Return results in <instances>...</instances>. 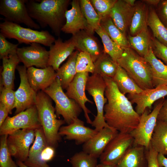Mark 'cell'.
<instances>
[{"mask_svg": "<svg viewBox=\"0 0 167 167\" xmlns=\"http://www.w3.org/2000/svg\"><path fill=\"white\" fill-rule=\"evenodd\" d=\"M103 78L106 84L105 94L107 100L104 108L105 121L119 132L130 134L137 126L140 115L134 109L127 97L119 90L112 79Z\"/></svg>", "mask_w": 167, "mask_h": 167, "instance_id": "6da1fadb", "label": "cell"}, {"mask_svg": "<svg viewBox=\"0 0 167 167\" xmlns=\"http://www.w3.org/2000/svg\"><path fill=\"white\" fill-rule=\"evenodd\" d=\"M69 0H27L26 5L30 17L40 27L49 26L53 32L59 36L66 23L65 13Z\"/></svg>", "mask_w": 167, "mask_h": 167, "instance_id": "7a4b0ae2", "label": "cell"}, {"mask_svg": "<svg viewBox=\"0 0 167 167\" xmlns=\"http://www.w3.org/2000/svg\"><path fill=\"white\" fill-rule=\"evenodd\" d=\"M52 100L44 91H40L37 93L35 105L47 144L55 148L61 140L59 129L66 122L64 120L57 119Z\"/></svg>", "mask_w": 167, "mask_h": 167, "instance_id": "3957f363", "label": "cell"}, {"mask_svg": "<svg viewBox=\"0 0 167 167\" xmlns=\"http://www.w3.org/2000/svg\"><path fill=\"white\" fill-rule=\"evenodd\" d=\"M117 62L143 90L154 88L149 64L131 47L124 48Z\"/></svg>", "mask_w": 167, "mask_h": 167, "instance_id": "277c9868", "label": "cell"}, {"mask_svg": "<svg viewBox=\"0 0 167 167\" xmlns=\"http://www.w3.org/2000/svg\"><path fill=\"white\" fill-rule=\"evenodd\" d=\"M0 32L6 38L17 40L18 44L36 43L50 47L56 39L47 30L39 31L23 27L19 24L6 20L0 24Z\"/></svg>", "mask_w": 167, "mask_h": 167, "instance_id": "5b68a950", "label": "cell"}, {"mask_svg": "<svg viewBox=\"0 0 167 167\" xmlns=\"http://www.w3.org/2000/svg\"><path fill=\"white\" fill-rule=\"evenodd\" d=\"M62 89L57 77L54 82L44 91L55 103V113L61 115L68 125L78 117L83 110L73 100L69 98Z\"/></svg>", "mask_w": 167, "mask_h": 167, "instance_id": "8992f818", "label": "cell"}, {"mask_svg": "<svg viewBox=\"0 0 167 167\" xmlns=\"http://www.w3.org/2000/svg\"><path fill=\"white\" fill-rule=\"evenodd\" d=\"M106 84L102 76L93 74L89 76L86 86V90L92 96L97 109V115L91 124L97 132L105 127L109 126L105 121L104 108L107 100L105 96Z\"/></svg>", "mask_w": 167, "mask_h": 167, "instance_id": "52a82bcc", "label": "cell"}, {"mask_svg": "<svg viewBox=\"0 0 167 167\" xmlns=\"http://www.w3.org/2000/svg\"><path fill=\"white\" fill-rule=\"evenodd\" d=\"M165 100L164 98L159 100L151 112L147 109L140 115L137 126L130 133L134 139V144L143 146L146 149L149 148L158 115Z\"/></svg>", "mask_w": 167, "mask_h": 167, "instance_id": "ba28073f", "label": "cell"}, {"mask_svg": "<svg viewBox=\"0 0 167 167\" xmlns=\"http://www.w3.org/2000/svg\"><path fill=\"white\" fill-rule=\"evenodd\" d=\"M27 0H1L0 14L4 17V20L19 24H23L36 29L40 28L30 17L26 5Z\"/></svg>", "mask_w": 167, "mask_h": 167, "instance_id": "9c48e42d", "label": "cell"}, {"mask_svg": "<svg viewBox=\"0 0 167 167\" xmlns=\"http://www.w3.org/2000/svg\"><path fill=\"white\" fill-rule=\"evenodd\" d=\"M41 127L35 105L12 117L8 116L0 126V135H9L21 129Z\"/></svg>", "mask_w": 167, "mask_h": 167, "instance_id": "30bf717a", "label": "cell"}, {"mask_svg": "<svg viewBox=\"0 0 167 167\" xmlns=\"http://www.w3.org/2000/svg\"><path fill=\"white\" fill-rule=\"evenodd\" d=\"M134 143V139L130 134L118 132L100 156V163L114 167Z\"/></svg>", "mask_w": 167, "mask_h": 167, "instance_id": "8fae6325", "label": "cell"}, {"mask_svg": "<svg viewBox=\"0 0 167 167\" xmlns=\"http://www.w3.org/2000/svg\"><path fill=\"white\" fill-rule=\"evenodd\" d=\"M35 129L18 130L8 135L7 144L12 156L24 162L27 159L31 144L35 138Z\"/></svg>", "mask_w": 167, "mask_h": 167, "instance_id": "7c38bea8", "label": "cell"}, {"mask_svg": "<svg viewBox=\"0 0 167 167\" xmlns=\"http://www.w3.org/2000/svg\"><path fill=\"white\" fill-rule=\"evenodd\" d=\"M16 69L20 78V83L15 91L16 114L35 105L37 92L30 85L27 77V68L24 65H18Z\"/></svg>", "mask_w": 167, "mask_h": 167, "instance_id": "4fadbf2b", "label": "cell"}, {"mask_svg": "<svg viewBox=\"0 0 167 167\" xmlns=\"http://www.w3.org/2000/svg\"><path fill=\"white\" fill-rule=\"evenodd\" d=\"M17 54L20 62L27 68L33 66L39 68L48 66L49 51L40 44L34 43L18 48Z\"/></svg>", "mask_w": 167, "mask_h": 167, "instance_id": "5bb4252c", "label": "cell"}, {"mask_svg": "<svg viewBox=\"0 0 167 167\" xmlns=\"http://www.w3.org/2000/svg\"><path fill=\"white\" fill-rule=\"evenodd\" d=\"M89 73L84 72L77 73L72 81L69 85L65 93L70 98L74 100L80 107L83 111L86 122L92 124L89 114L91 111L86 106V103L93 102L89 99L85 94L86 86Z\"/></svg>", "mask_w": 167, "mask_h": 167, "instance_id": "9a60e30c", "label": "cell"}, {"mask_svg": "<svg viewBox=\"0 0 167 167\" xmlns=\"http://www.w3.org/2000/svg\"><path fill=\"white\" fill-rule=\"evenodd\" d=\"M167 96V86L162 85L143 90L135 94H129L127 98L132 104L136 105L135 110L141 115L147 109H150L156 101Z\"/></svg>", "mask_w": 167, "mask_h": 167, "instance_id": "2e32d148", "label": "cell"}, {"mask_svg": "<svg viewBox=\"0 0 167 167\" xmlns=\"http://www.w3.org/2000/svg\"><path fill=\"white\" fill-rule=\"evenodd\" d=\"M98 132L86 126L84 122L78 118L69 124L62 126L58 134L61 136H65L66 139L74 140L76 144L79 145L86 142Z\"/></svg>", "mask_w": 167, "mask_h": 167, "instance_id": "e0dca14e", "label": "cell"}, {"mask_svg": "<svg viewBox=\"0 0 167 167\" xmlns=\"http://www.w3.org/2000/svg\"><path fill=\"white\" fill-rule=\"evenodd\" d=\"M118 132L110 127L103 128L83 144V151L95 158H99L109 143Z\"/></svg>", "mask_w": 167, "mask_h": 167, "instance_id": "ac0fdd59", "label": "cell"}, {"mask_svg": "<svg viewBox=\"0 0 167 167\" xmlns=\"http://www.w3.org/2000/svg\"><path fill=\"white\" fill-rule=\"evenodd\" d=\"M27 74L30 85L37 93L50 86L57 77L56 71L50 66L44 68L31 67L27 68Z\"/></svg>", "mask_w": 167, "mask_h": 167, "instance_id": "d6986e66", "label": "cell"}, {"mask_svg": "<svg viewBox=\"0 0 167 167\" xmlns=\"http://www.w3.org/2000/svg\"><path fill=\"white\" fill-rule=\"evenodd\" d=\"M71 5V9L66 11V23L61 31L73 35L81 30H86L87 23L80 8V0H73Z\"/></svg>", "mask_w": 167, "mask_h": 167, "instance_id": "ffe728a7", "label": "cell"}, {"mask_svg": "<svg viewBox=\"0 0 167 167\" xmlns=\"http://www.w3.org/2000/svg\"><path fill=\"white\" fill-rule=\"evenodd\" d=\"M75 49L89 54L94 62L103 52L93 35L81 30L71 38Z\"/></svg>", "mask_w": 167, "mask_h": 167, "instance_id": "44dd1931", "label": "cell"}, {"mask_svg": "<svg viewBox=\"0 0 167 167\" xmlns=\"http://www.w3.org/2000/svg\"><path fill=\"white\" fill-rule=\"evenodd\" d=\"M135 5H131L126 0H117L110 14L114 24L126 36L134 14Z\"/></svg>", "mask_w": 167, "mask_h": 167, "instance_id": "7402d4cb", "label": "cell"}, {"mask_svg": "<svg viewBox=\"0 0 167 167\" xmlns=\"http://www.w3.org/2000/svg\"><path fill=\"white\" fill-rule=\"evenodd\" d=\"M75 49V45L71 38L63 41L59 37L49 47L48 66H52L56 71L61 64Z\"/></svg>", "mask_w": 167, "mask_h": 167, "instance_id": "603a6c76", "label": "cell"}, {"mask_svg": "<svg viewBox=\"0 0 167 167\" xmlns=\"http://www.w3.org/2000/svg\"><path fill=\"white\" fill-rule=\"evenodd\" d=\"M35 140L30 149L28 157L24 163L28 167H49L41 158L43 150L48 146L42 127L35 129Z\"/></svg>", "mask_w": 167, "mask_h": 167, "instance_id": "cb8c5ba5", "label": "cell"}, {"mask_svg": "<svg viewBox=\"0 0 167 167\" xmlns=\"http://www.w3.org/2000/svg\"><path fill=\"white\" fill-rule=\"evenodd\" d=\"M114 167H147L145 148L133 144Z\"/></svg>", "mask_w": 167, "mask_h": 167, "instance_id": "d4e9b609", "label": "cell"}, {"mask_svg": "<svg viewBox=\"0 0 167 167\" xmlns=\"http://www.w3.org/2000/svg\"><path fill=\"white\" fill-rule=\"evenodd\" d=\"M144 58L151 66L154 87L162 85L167 86V66L155 56L152 47Z\"/></svg>", "mask_w": 167, "mask_h": 167, "instance_id": "484cf974", "label": "cell"}, {"mask_svg": "<svg viewBox=\"0 0 167 167\" xmlns=\"http://www.w3.org/2000/svg\"><path fill=\"white\" fill-rule=\"evenodd\" d=\"M0 89L4 87L13 89L15 71L20 62L17 54L10 55L2 59Z\"/></svg>", "mask_w": 167, "mask_h": 167, "instance_id": "4316f807", "label": "cell"}, {"mask_svg": "<svg viewBox=\"0 0 167 167\" xmlns=\"http://www.w3.org/2000/svg\"><path fill=\"white\" fill-rule=\"evenodd\" d=\"M149 8L147 4L142 1L136 3L129 28V35L135 36L148 28Z\"/></svg>", "mask_w": 167, "mask_h": 167, "instance_id": "83f0119b", "label": "cell"}, {"mask_svg": "<svg viewBox=\"0 0 167 167\" xmlns=\"http://www.w3.org/2000/svg\"><path fill=\"white\" fill-rule=\"evenodd\" d=\"M79 53L78 50L74 51L69 57L66 62L56 71L57 77L59 79L63 89H66L77 73L76 62Z\"/></svg>", "mask_w": 167, "mask_h": 167, "instance_id": "f1b7e54d", "label": "cell"}, {"mask_svg": "<svg viewBox=\"0 0 167 167\" xmlns=\"http://www.w3.org/2000/svg\"><path fill=\"white\" fill-rule=\"evenodd\" d=\"M112 79L119 90L124 95L137 94L143 90L118 65L116 72Z\"/></svg>", "mask_w": 167, "mask_h": 167, "instance_id": "f546056e", "label": "cell"}, {"mask_svg": "<svg viewBox=\"0 0 167 167\" xmlns=\"http://www.w3.org/2000/svg\"><path fill=\"white\" fill-rule=\"evenodd\" d=\"M150 144L158 153L167 155V122L157 120Z\"/></svg>", "mask_w": 167, "mask_h": 167, "instance_id": "4dcf8cb0", "label": "cell"}, {"mask_svg": "<svg viewBox=\"0 0 167 167\" xmlns=\"http://www.w3.org/2000/svg\"><path fill=\"white\" fill-rule=\"evenodd\" d=\"M130 47L144 57L152 47V38L147 28L135 36L127 37Z\"/></svg>", "mask_w": 167, "mask_h": 167, "instance_id": "1f68e13d", "label": "cell"}, {"mask_svg": "<svg viewBox=\"0 0 167 167\" xmlns=\"http://www.w3.org/2000/svg\"><path fill=\"white\" fill-rule=\"evenodd\" d=\"M94 64L95 70L93 74L112 78L115 75L118 66L117 62L113 60L104 51Z\"/></svg>", "mask_w": 167, "mask_h": 167, "instance_id": "d6a6232c", "label": "cell"}, {"mask_svg": "<svg viewBox=\"0 0 167 167\" xmlns=\"http://www.w3.org/2000/svg\"><path fill=\"white\" fill-rule=\"evenodd\" d=\"M148 26L152 31L154 37L167 46V28L158 18L155 9L149 8Z\"/></svg>", "mask_w": 167, "mask_h": 167, "instance_id": "836d02e7", "label": "cell"}, {"mask_svg": "<svg viewBox=\"0 0 167 167\" xmlns=\"http://www.w3.org/2000/svg\"><path fill=\"white\" fill-rule=\"evenodd\" d=\"M100 26L110 38L121 47H130L127 37L115 25L110 16L102 19Z\"/></svg>", "mask_w": 167, "mask_h": 167, "instance_id": "e575fe53", "label": "cell"}, {"mask_svg": "<svg viewBox=\"0 0 167 167\" xmlns=\"http://www.w3.org/2000/svg\"><path fill=\"white\" fill-rule=\"evenodd\" d=\"M80 5L87 23L86 31L93 35L96 30L100 26L101 18L94 10L90 0H80Z\"/></svg>", "mask_w": 167, "mask_h": 167, "instance_id": "d590c367", "label": "cell"}, {"mask_svg": "<svg viewBox=\"0 0 167 167\" xmlns=\"http://www.w3.org/2000/svg\"><path fill=\"white\" fill-rule=\"evenodd\" d=\"M95 32L101 40L104 46V52L113 60L117 62L122 56L124 49L113 41L101 26L96 30Z\"/></svg>", "mask_w": 167, "mask_h": 167, "instance_id": "8d00e7d4", "label": "cell"}, {"mask_svg": "<svg viewBox=\"0 0 167 167\" xmlns=\"http://www.w3.org/2000/svg\"><path fill=\"white\" fill-rule=\"evenodd\" d=\"M70 162L72 167H96L98 165L97 158L83 151L74 154Z\"/></svg>", "mask_w": 167, "mask_h": 167, "instance_id": "74e56055", "label": "cell"}, {"mask_svg": "<svg viewBox=\"0 0 167 167\" xmlns=\"http://www.w3.org/2000/svg\"><path fill=\"white\" fill-rule=\"evenodd\" d=\"M8 135H1L0 141V167H17L13 160L7 144Z\"/></svg>", "mask_w": 167, "mask_h": 167, "instance_id": "f35d334b", "label": "cell"}, {"mask_svg": "<svg viewBox=\"0 0 167 167\" xmlns=\"http://www.w3.org/2000/svg\"><path fill=\"white\" fill-rule=\"evenodd\" d=\"M77 73L86 72L93 74L95 66L90 55L85 52H79L76 62Z\"/></svg>", "mask_w": 167, "mask_h": 167, "instance_id": "ab89813d", "label": "cell"}, {"mask_svg": "<svg viewBox=\"0 0 167 167\" xmlns=\"http://www.w3.org/2000/svg\"><path fill=\"white\" fill-rule=\"evenodd\" d=\"M117 0H90L97 14L101 19L110 16L112 9Z\"/></svg>", "mask_w": 167, "mask_h": 167, "instance_id": "60d3db41", "label": "cell"}, {"mask_svg": "<svg viewBox=\"0 0 167 167\" xmlns=\"http://www.w3.org/2000/svg\"><path fill=\"white\" fill-rule=\"evenodd\" d=\"M0 101L7 107L9 114H11L15 104V91L13 89L3 87L0 89Z\"/></svg>", "mask_w": 167, "mask_h": 167, "instance_id": "b9f144b4", "label": "cell"}, {"mask_svg": "<svg viewBox=\"0 0 167 167\" xmlns=\"http://www.w3.org/2000/svg\"><path fill=\"white\" fill-rule=\"evenodd\" d=\"M19 44H14L8 41L6 38L0 33V58L9 55L17 54Z\"/></svg>", "mask_w": 167, "mask_h": 167, "instance_id": "7bdbcfd3", "label": "cell"}, {"mask_svg": "<svg viewBox=\"0 0 167 167\" xmlns=\"http://www.w3.org/2000/svg\"><path fill=\"white\" fill-rule=\"evenodd\" d=\"M152 47L155 56L167 66V46L154 37L152 38Z\"/></svg>", "mask_w": 167, "mask_h": 167, "instance_id": "ee69618b", "label": "cell"}, {"mask_svg": "<svg viewBox=\"0 0 167 167\" xmlns=\"http://www.w3.org/2000/svg\"><path fill=\"white\" fill-rule=\"evenodd\" d=\"M155 10L161 21L167 28V0H161Z\"/></svg>", "mask_w": 167, "mask_h": 167, "instance_id": "f6af8a7d", "label": "cell"}, {"mask_svg": "<svg viewBox=\"0 0 167 167\" xmlns=\"http://www.w3.org/2000/svg\"><path fill=\"white\" fill-rule=\"evenodd\" d=\"M158 154L150 144L148 149H146L147 167H159L157 159Z\"/></svg>", "mask_w": 167, "mask_h": 167, "instance_id": "bcb514c9", "label": "cell"}, {"mask_svg": "<svg viewBox=\"0 0 167 167\" xmlns=\"http://www.w3.org/2000/svg\"><path fill=\"white\" fill-rule=\"evenodd\" d=\"M55 153L54 148L49 146H47L43 150L41 155L42 160L47 162L51 160Z\"/></svg>", "mask_w": 167, "mask_h": 167, "instance_id": "7dc6e473", "label": "cell"}, {"mask_svg": "<svg viewBox=\"0 0 167 167\" xmlns=\"http://www.w3.org/2000/svg\"><path fill=\"white\" fill-rule=\"evenodd\" d=\"M157 120L167 122V99L164 101L159 111Z\"/></svg>", "mask_w": 167, "mask_h": 167, "instance_id": "c3c4849f", "label": "cell"}, {"mask_svg": "<svg viewBox=\"0 0 167 167\" xmlns=\"http://www.w3.org/2000/svg\"><path fill=\"white\" fill-rule=\"evenodd\" d=\"M9 114L7 107L2 102H0V126L8 117Z\"/></svg>", "mask_w": 167, "mask_h": 167, "instance_id": "681fc988", "label": "cell"}, {"mask_svg": "<svg viewBox=\"0 0 167 167\" xmlns=\"http://www.w3.org/2000/svg\"><path fill=\"white\" fill-rule=\"evenodd\" d=\"M157 159L159 167H167V158L165 155L158 153Z\"/></svg>", "mask_w": 167, "mask_h": 167, "instance_id": "f907efd6", "label": "cell"}, {"mask_svg": "<svg viewBox=\"0 0 167 167\" xmlns=\"http://www.w3.org/2000/svg\"><path fill=\"white\" fill-rule=\"evenodd\" d=\"M160 1V0H143L142 2L146 4L157 6L159 3Z\"/></svg>", "mask_w": 167, "mask_h": 167, "instance_id": "816d5d0a", "label": "cell"}, {"mask_svg": "<svg viewBox=\"0 0 167 167\" xmlns=\"http://www.w3.org/2000/svg\"><path fill=\"white\" fill-rule=\"evenodd\" d=\"M17 164L19 167H28L26 165L24 162L19 161H17Z\"/></svg>", "mask_w": 167, "mask_h": 167, "instance_id": "f5cc1de1", "label": "cell"}, {"mask_svg": "<svg viewBox=\"0 0 167 167\" xmlns=\"http://www.w3.org/2000/svg\"><path fill=\"white\" fill-rule=\"evenodd\" d=\"M96 167H113V166L100 163L98 164Z\"/></svg>", "mask_w": 167, "mask_h": 167, "instance_id": "db71d44e", "label": "cell"}]
</instances>
